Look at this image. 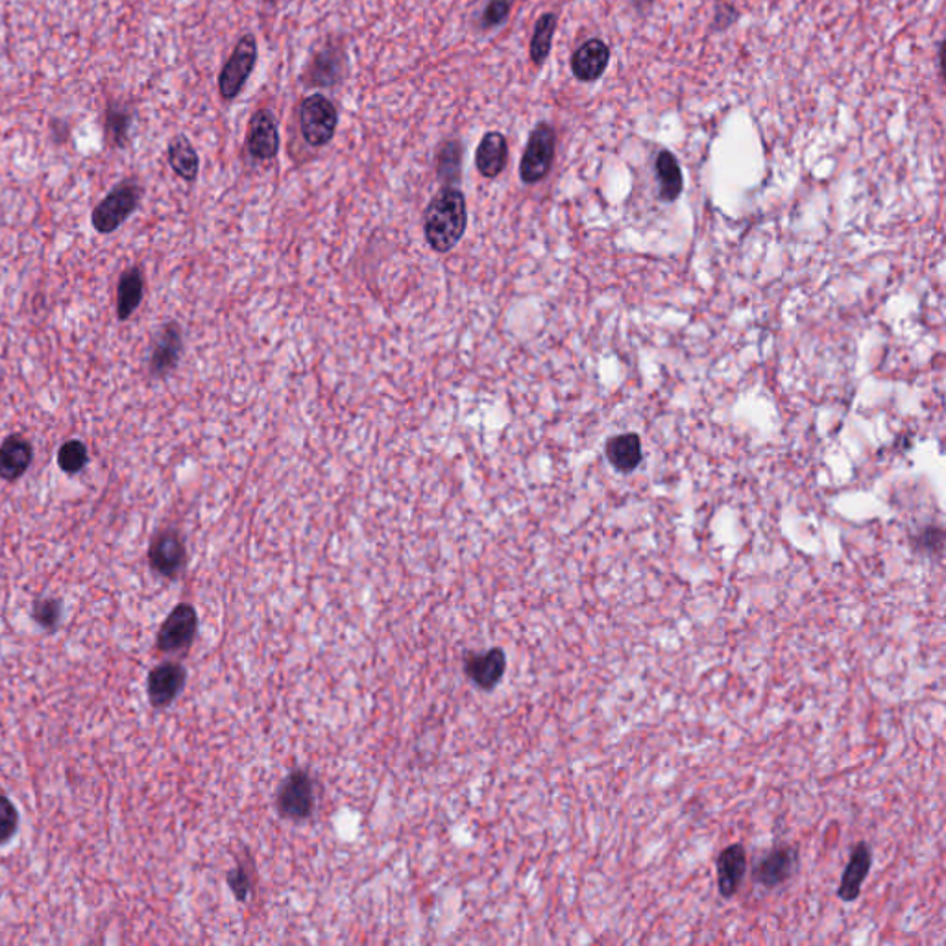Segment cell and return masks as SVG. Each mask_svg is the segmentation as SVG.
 <instances>
[{"instance_id": "obj_28", "label": "cell", "mask_w": 946, "mask_h": 946, "mask_svg": "<svg viewBox=\"0 0 946 946\" xmlns=\"http://www.w3.org/2000/svg\"><path fill=\"white\" fill-rule=\"evenodd\" d=\"M943 546H945V534H943V529H939V527L924 529L915 540V547L928 557L941 555Z\"/></svg>"}, {"instance_id": "obj_11", "label": "cell", "mask_w": 946, "mask_h": 946, "mask_svg": "<svg viewBox=\"0 0 946 946\" xmlns=\"http://www.w3.org/2000/svg\"><path fill=\"white\" fill-rule=\"evenodd\" d=\"M747 869H749V858H747V850L741 843H732L727 849L721 850L716 863L719 895L727 900L736 897Z\"/></svg>"}, {"instance_id": "obj_15", "label": "cell", "mask_w": 946, "mask_h": 946, "mask_svg": "<svg viewBox=\"0 0 946 946\" xmlns=\"http://www.w3.org/2000/svg\"><path fill=\"white\" fill-rule=\"evenodd\" d=\"M464 671L475 686L494 690L507 671V655L499 647L486 651L485 655H470L464 660Z\"/></svg>"}, {"instance_id": "obj_16", "label": "cell", "mask_w": 946, "mask_h": 946, "mask_svg": "<svg viewBox=\"0 0 946 946\" xmlns=\"http://www.w3.org/2000/svg\"><path fill=\"white\" fill-rule=\"evenodd\" d=\"M34 461V448L23 435H10L0 444V479L13 483L21 479Z\"/></svg>"}, {"instance_id": "obj_7", "label": "cell", "mask_w": 946, "mask_h": 946, "mask_svg": "<svg viewBox=\"0 0 946 946\" xmlns=\"http://www.w3.org/2000/svg\"><path fill=\"white\" fill-rule=\"evenodd\" d=\"M196 631H198V616H196L195 608L187 603L178 605L170 612L169 618L165 619L163 627L159 629V651L163 653L185 651L195 640Z\"/></svg>"}, {"instance_id": "obj_30", "label": "cell", "mask_w": 946, "mask_h": 946, "mask_svg": "<svg viewBox=\"0 0 946 946\" xmlns=\"http://www.w3.org/2000/svg\"><path fill=\"white\" fill-rule=\"evenodd\" d=\"M17 825H19V813L15 810V806L6 797H0V843H6L8 839H12Z\"/></svg>"}, {"instance_id": "obj_12", "label": "cell", "mask_w": 946, "mask_h": 946, "mask_svg": "<svg viewBox=\"0 0 946 946\" xmlns=\"http://www.w3.org/2000/svg\"><path fill=\"white\" fill-rule=\"evenodd\" d=\"M246 148L250 156L261 161L276 158L279 152V132L276 117L270 110L255 111L248 124Z\"/></svg>"}, {"instance_id": "obj_14", "label": "cell", "mask_w": 946, "mask_h": 946, "mask_svg": "<svg viewBox=\"0 0 946 946\" xmlns=\"http://www.w3.org/2000/svg\"><path fill=\"white\" fill-rule=\"evenodd\" d=\"M871 865H873V852H871V847L862 841L852 849L849 863L839 880L837 897L843 902H856L862 895V887L869 876Z\"/></svg>"}, {"instance_id": "obj_6", "label": "cell", "mask_w": 946, "mask_h": 946, "mask_svg": "<svg viewBox=\"0 0 946 946\" xmlns=\"http://www.w3.org/2000/svg\"><path fill=\"white\" fill-rule=\"evenodd\" d=\"M278 812L291 821H304L315 810V784L305 771H294L278 793Z\"/></svg>"}, {"instance_id": "obj_22", "label": "cell", "mask_w": 946, "mask_h": 946, "mask_svg": "<svg viewBox=\"0 0 946 946\" xmlns=\"http://www.w3.org/2000/svg\"><path fill=\"white\" fill-rule=\"evenodd\" d=\"M132 119H134V113L130 108L122 106L119 102H111L106 108V117H104L106 143L113 148H124L128 145Z\"/></svg>"}, {"instance_id": "obj_25", "label": "cell", "mask_w": 946, "mask_h": 946, "mask_svg": "<svg viewBox=\"0 0 946 946\" xmlns=\"http://www.w3.org/2000/svg\"><path fill=\"white\" fill-rule=\"evenodd\" d=\"M557 15L544 13L534 25L533 39H531V60L534 65H542L551 52V43L557 30Z\"/></svg>"}, {"instance_id": "obj_9", "label": "cell", "mask_w": 946, "mask_h": 946, "mask_svg": "<svg viewBox=\"0 0 946 946\" xmlns=\"http://www.w3.org/2000/svg\"><path fill=\"white\" fill-rule=\"evenodd\" d=\"M799 863V850L791 845L777 847L765 854L760 862L754 867V882L764 886L765 889H777L784 886L789 878L795 874Z\"/></svg>"}, {"instance_id": "obj_23", "label": "cell", "mask_w": 946, "mask_h": 946, "mask_svg": "<svg viewBox=\"0 0 946 946\" xmlns=\"http://www.w3.org/2000/svg\"><path fill=\"white\" fill-rule=\"evenodd\" d=\"M656 176L660 183V198L664 202H675L682 193V172L679 161L668 150L658 154Z\"/></svg>"}, {"instance_id": "obj_10", "label": "cell", "mask_w": 946, "mask_h": 946, "mask_svg": "<svg viewBox=\"0 0 946 946\" xmlns=\"http://www.w3.org/2000/svg\"><path fill=\"white\" fill-rule=\"evenodd\" d=\"M148 560H150L152 570L158 571L163 577L174 579L183 570L185 560H187L182 536L176 531L159 533L150 544Z\"/></svg>"}, {"instance_id": "obj_18", "label": "cell", "mask_w": 946, "mask_h": 946, "mask_svg": "<svg viewBox=\"0 0 946 946\" xmlns=\"http://www.w3.org/2000/svg\"><path fill=\"white\" fill-rule=\"evenodd\" d=\"M509 159L507 139L501 132H486L475 152V165L485 178H496L505 167Z\"/></svg>"}, {"instance_id": "obj_19", "label": "cell", "mask_w": 946, "mask_h": 946, "mask_svg": "<svg viewBox=\"0 0 946 946\" xmlns=\"http://www.w3.org/2000/svg\"><path fill=\"white\" fill-rule=\"evenodd\" d=\"M145 296V278L141 268H126L117 283V318L119 322L130 320Z\"/></svg>"}, {"instance_id": "obj_24", "label": "cell", "mask_w": 946, "mask_h": 946, "mask_svg": "<svg viewBox=\"0 0 946 946\" xmlns=\"http://www.w3.org/2000/svg\"><path fill=\"white\" fill-rule=\"evenodd\" d=\"M342 58L335 49H326L318 52L315 60L311 61L307 71V82L313 85H333L339 82Z\"/></svg>"}, {"instance_id": "obj_3", "label": "cell", "mask_w": 946, "mask_h": 946, "mask_svg": "<svg viewBox=\"0 0 946 946\" xmlns=\"http://www.w3.org/2000/svg\"><path fill=\"white\" fill-rule=\"evenodd\" d=\"M298 119L305 143L320 148L328 145L337 132L339 111L328 97L315 93L302 100Z\"/></svg>"}, {"instance_id": "obj_27", "label": "cell", "mask_w": 946, "mask_h": 946, "mask_svg": "<svg viewBox=\"0 0 946 946\" xmlns=\"http://www.w3.org/2000/svg\"><path fill=\"white\" fill-rule=\"evenodd\" d=\"M89 464V451L82 440H69L58 451V466L61 472L78 473Z\"/></svg>"}, {"instance_id": "obj_5", "label": "cell", "mask_w": 946, "mask_h": 946, "mask_svg": "<svg viewBox=\"0 0 946 946\" xmlns=\"http://www.w3.org/2000/svg\"><path fill=\"white\" fill-rule=\"evenodd\" d=\"M257 61V41L254 34H246L239 39L231 52L230 60L222 67L219 76L220 97L233 100L239 97L244 84L248 82Z\"/></svg>"}, {"instance_id": "obj_13", "label": "cell", "mask_w": 946, "mask_h": 946, "mask_svg": "<svg viewBox=\"0 0 946 946\" xmlns=\"http://www.w3.org/2000/svg\"><path fill=\"white\" fill-rule=\"evenodd\" d=\"M187 673L176 662H165L158 668L152 669L148 675V699L152 706L165 708L169 706L185 686Z\"/></svg>"}, {"instance_id": "obj_31", "label": "cell", "mask_w": 946, "mask_h": 946, "mask_svg": "<svg viewBox=\"0 0 946 946\" xmlns=\"http://www.w3.org/2000/svg\"><path fill=\"white\" fill-rule=\"evenodd\" d=\"M510 0H490L483 12V28L503 25L509 19Z\"/></svg>"}, {"instance_id": "obj_1", "label": "cell", "mask_w": 946, "mask_h": 946, "mask_svg": "<svg viewBox=\"0 0 946 946\" xmlns=\"http://www.w3.org/2000/svg\"><path fill=\"white\" fill-rule=\"evenodd\" d=\"M466 224V198L457 187H442L425 207V239L437 254H448L459 244Z\"/></svg>"}, {"instance_id": "obj_20", "label": "cell", "mask_w": 946, "mask_h": 946, "mask_svg": "<svg viewBox=\"0 0 946 946\" xmlns=\"http://www.w3.org/2000/svg\"><path fill=\"white\" fill-rule=\"evenodd\" d=\"M605 451H607L608 462L623 473L634 472L643 459L642 440L636 433H625V435L610 438Z\"/></svg>"}, {"instance_id": "obj_4", "label": "cell", "mask_w": 946, "mask_h": 946, "mask_svg": "<svg viewBox=\"0 0 946 946\" xmlns=\"http://www.w3.org/2000/svg\"><path fill=\"white\" fill-rule=\"evenodd\" d=\"M555 145H557L555 130L547 122H540L529 135V141L523 152L522 163H520V176L523 183L533 185L546 178L555 159Z\"/></svg>"}, {"instance_id": "obj_21", "label": "cell", "mask_w": 946, "mask_h": 946, "mask_svg": "<svg viewBox=\"0 0 946 946\" xmlns=\"http://www.w3.org/2000/svg\"><path fill=\"white\" fill-rule=\"evenodd\" d=\"M169 165L185 182H195L200 170V158L195 146L185 135H176L169 143Z\"/></svg>"}, {"instance_id": "obj_8", "label": "cell", "mask_w": 946, "mask_h": 946, "mask_svg": "<svg viewBox=\"0 0 946 946\" xmlns=\"http://www.w3.org/2000/svg\"><path fill=\"white\" fill-rule=\"evenodd\" d=\"M183 352L182 328L176 322H167L159 329L158 335L152 340V348L148 355V372L152 377H165L170 374L178 363Z\"/></svg>"}, {"instance_id": "obj_17", "label": "cell", "mask_w": 946, "mask_h": 946, "mask_svg": "<svg viewBox=\"0 0 946 946\" xmlns=\"http://www.w3.org/2000/svg\"><path fill=\"white\" fill-rule=\"evenodd\" d=\"M610 50L601 39L586 41L571 58V71L581 82H594L607 69Z\"/></svg>"}, {"instance_id": "obj_32", "label": "cell", "mask_w": 946, "mask_h": 946, "mask_svg": "<svg viewBox=\"0 0 946 946\" xmlns=\"http://www.w3.org/2000/svg\"><path fill=\"white\" fill-rule=\"evenodd\" d=\"M228 884H230L231 891L235 893V897L239 898V900H243L244 902V900L248 898V895H250V887H252L250 886V876H248L244 867H237V869L230 871V874H228Z\"/></svg>"}, {"instance_id": "obj_26", "label": "cell", "mask_w": 946, "mask_h": 946, "mask_svg": "<svg viewBox=\"0 0 946 946\" xmlns=\"http://www.w3.org/2000/svg\"><path fill=\"white\" fill-rule=\"evenodd\" d=\"M462 146L459 141L449 139L438 148L437 172L444 182H457L461 174Z\"/></svg>"}, {"instance_id": "obj_2", "label": "cell", "mask_w": 946, "mask_h": 946, "mask_svg": "<svg viewBox=\"0 0 946 946\" xmlns=\"http://www.w3.org/2000/svg\"><path fill=\"white\" fill-rule=\"evenodd\" d=\"M143 187L135 178L122 180L104 196L91 213V224L100 235H110L119 230L141 204Z\"/></svg>"}, {"instance_id": "obj_29", "label": "cell", "mask_w": 946, "mask_h": 946, "mask_svg": "<svg viewBox=\"0 0 946 946\" xmlns=\"http://www.w3.org/2000/svg\"><path fill=\"white\" fill-rule=\"evenodd\" d=\"M61 616L60 601L56 599H39L34 603V619L45 629H54Z\"/></svg>"}]
</instances>
